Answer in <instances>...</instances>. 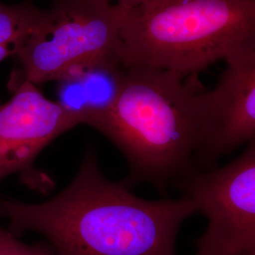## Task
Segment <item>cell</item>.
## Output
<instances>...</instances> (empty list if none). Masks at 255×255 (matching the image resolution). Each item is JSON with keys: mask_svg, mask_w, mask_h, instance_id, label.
<instances>
[{"mask_svg": "<svg viewBox=\"0 0 255 255\" xmlns=\"http://www.w3.org/2000/svg\"><path fill=\"white\" fill-rule=\"evenodd\" d=\"M129 189L103 175L90 147L73 181L53 199L0 200V215L13 236H44L54 255H177L178 232L197 213L193 200L149 201Z\"/></svg>", "mask_w": 255, "mask_h": 255, "instance_id": "1", "label": "cell"}, {"mask_svg": "<svg viewBox=\"0 0 255 255\" xmlns=\"http://www.w3.org/2000/svg\"><path fill=\"white\" fill-rule=\"evenodd\" d=\"M209 90L199 75L125 66L109 105L85 125L107 137L127 159L124 182H148L164 191L196 169L208 111Z\"/></svg>", "mask_w": 255, "mask_h": 255, "instance_id": "2", "label": "cell"}, {"mask_svg": "<svg viewBox=\"0 0 255 255\" xmlns=\"http://www.w3.org/2000/svg\"><path fill=\"white\" fill-rule=\"evenodd\" d=\"M113 14L127 67L199 75L255 39V0H151Z\"/></svg>", "mask_w": 255, "mask_h": 255, "instance_id": "3", "label": "cell"}, {"mask_svg": "<svg viewBox=\"0 0 255 255\" xmlns=\"http://www.w3.org/2000/svg\"><path fill=\"white\" fill-rule=\"evenodd\" d=\"M118 52L113 5L104 0H60L41 11L19 51L25 80L59 82Z\"/></svg>", "mask_w": 255, "mask_h": 255, "instance_id": "4", "label": "cell"}, {"mask_svg": "<svg viewBox=\"0 0 255 255\" xmlns=\"http://www.w3.org/2000/svg\"><path fill=\"white\" fill-rule=\"evenodd\" d=\"M175 182L208 219L196 255H255V140L227 165Z\"/></svg>", "mask_w": 255, "mask_h": 255, "instance_id": "5", "label": "cell"}, {"mask_svg": "<svg viewBox=\"0 0 255 255\" xmlns=\"http://www.w3.org/2000/svg\"><path fill=\"white\" fill-rule=\"evenodd\" d=\"M226 68L214 90L195 167L214 168L221 156L255 140V39L225 58Z\"/></svg>", "mask_w": 255, "mask_h": 255, "instance_id": "6", "label": "cell"}, {"mask_svg": "<svg viewBox=\"0 0 255 255\" xmlns=\"http://www.w3.org/2000/svg\"><path fill=\"white\" fill-rule=\"evenodd\" d=\"M80 124L76 115L25 80L0 105V181L31 167L49 143Z\"/></svg>", "mask_w": 255, "mask_h": 255, "instance_id": "7", "label": "cell"}, {"mask_svg": "<svg viewBox=\"0 0 255 255\" xmlns=\"http://www.w3.org/2000/svg\"><path fill=\"white\" fill-rule=\"evenodd\" d=\"M124 70L118 52L86 65L58 82V102L85 124L112 102Z\"/></svg>", "mask_w": 255, "mask_h": 255, "instance_id": "8", "label": "cell"}, {"mask_svg": "<svg viewBox=\"0 0 255 255\" xmlns=\"http://www.w3.org/2000/svg\"><path fill=\"white\" fill-rule=\"evenodd\" d=\"M41 11L27 6H5L0 3V62L18 54L35 27Z\"/></svg>", "mask_w": 255, "mask_h": 255, "instance_id": "9", "label": "cell"}, {"mask_svg": "<svg viewBox=\"0 0 255 255\" xmlns=\"http://www.w3.org/2000/svg\"><path fill=\"white\" fill-rule=\"evenodd\" d=\"M0 255H54L49 245H28L0 227Z\"/></svg>", "mask_w": 255, "mask_h": 255, "instance_id": "10", "label": "cell"}, {"mask_svg": "<svg viewBox=\"0 0 255 255\" xmlns=\"http://www.w3.org/2000/svg\"><path fill=\"white\" fill-rule=\"evenodd\" d=\"M105 2L109 3L111 5H119V6H126V7H130V6H135L142 3H146L151 0H104Z\"/></svg>", "mask_w": 255, "mask_h": 255, "instance_id": "11", "label": "cell"}]
</instances>
